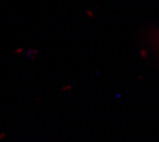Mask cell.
I'll use <instances>...</instances> for the list:
<instances>
[{"label":"cell","instance_id":"6da1fadb","mask_svg":"<svg viewBox=\"0 0 159 142\" xmlns=\"http://www.w3.org/2000/svg\"><path fill=\"white\" fill-rule=\"evenodd\" d=\"M155 41H156V44H158V46H159V34H158V36H156V38H155Z\"/></svg>","mask_w":159,"mask_h":142}]
</instances>
